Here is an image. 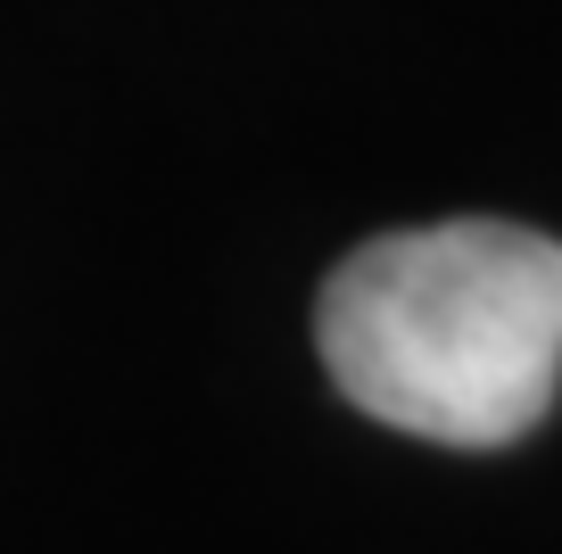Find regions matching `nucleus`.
<instances>
[{
  "label": "nucleus",
  "mask_w": 562,
  "mask_h": 554,
  "mask_svg": "<svg viewBox=\"0 0 562 554\" xmlns=\"http://www.w3.org/2000/svg\"><path fill=\"white\" fill-rule=\"evenodd\" d=\"M323 373L430 447H513L562 389V241L496 215L364 241L315 298Z\"/></svg>",
  "instance_id": "1"
}]
</instances>
